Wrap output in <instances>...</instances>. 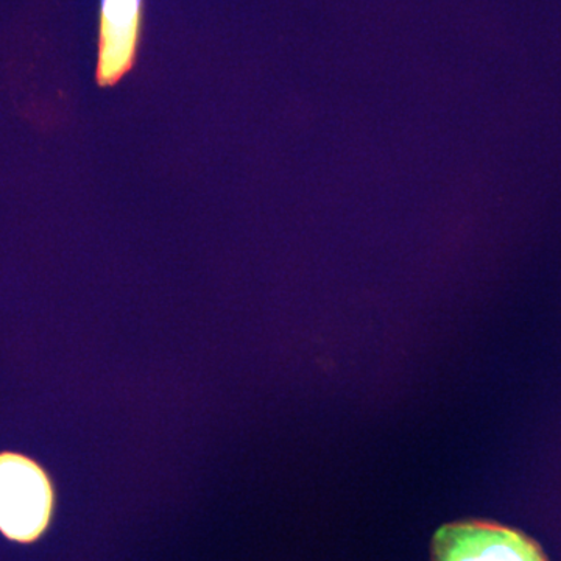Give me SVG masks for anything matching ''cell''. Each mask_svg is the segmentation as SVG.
<instances>
[{
	"mask_svg": "<svg viewBox=\"0 0 561 561\" xmlns=\"http://www.w3.org/2000/svg\"><path fill=\"white\" fill-rule=\"evenodd\" d=\"M55 489L43 467L20 453H0V531L31 542L49 526Z\"/></svg>",
	"mask_w": 561,
	"mask_h": 561,
	"instance_id": "cell-1",
	"label": "cell"
},
{
	"mask_svg": "<svg viewBox=\"0 0 561 561\" xmlns=\"http://www.w3.org/2000/svg\"><path fill=\"white\" fill-rule=\"evenodd\" d=\"M432 561H548L522 531L486 522L443 526L432 540Z\"/></svg>",
	"mask_w": 561,
	"mask_h": 561,
	"instance_id": "cell-2",
	"label": "cell"
},
{
	"mask_svg": "<svg viewBox=\"0 0 561 561\" xmlns=\"http://www.w3.org/2000/svg\"><path fill=\"white\" fill-rule=\"evenodd\" d=\"M142 0H102L99 80L116 83L131 68L138 50Z\"/></svg>",
	"mask_w": 561,
	"mask_h": 561,
	"instance_id": "cell-3",
	"label": "cell"
}]
</instances>
